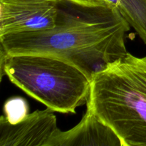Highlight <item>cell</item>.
Masks as SVG:
<instances>
[{
	"label": "cell",
	"mask_w": 146,
	"mask_h": 146,
	"mask_svg": "<svg viewBox=\"0 0 146 146\" xmlns=\"http://www.w3.org/2000/svg\"><path fill=\"white\" fill-rule=\"evenodd\" d=\"M36 146H123L118 135L86 111L74 128L66 131L56 128L46 139Z\"/></svg>",
	"instance_id": "obj_6"
},
{
	"label": "cell",
	"mask_w": 146,
	"mask_h": 146,
	"mask_svg": "<svg viewBox=\"0 0 146 146\" xmlns=\"http://www.w3.org/2000/svg\"><path fill=\"white\" fill-rule=\"evenodd\" d=\"M114 7L146 44V0H117Z\"/></svg>",
	"instance_id": "obj_7"
},
{
	"label": "cell",
	"mask_w": 146,
	"mask_h": 146,
	"mask_svg": "<svg viewBox=\"0 0 146 146\" xmlns=\"http://www.w3.org/2000/svg\"><path fill=\"white\" fill-rule=\"evenodd\" d=\"M4 111L5 118L11 124H17L22 121L29 115V106L25 99L14 97L4 104Z\"/></svg>",
	"instance_id": "obj_8"
},
{
	"label": "cell",
	"mask_w": 146,
	"mask_h": 146,
	"mask_svg": "<svg viewBox=\"0 0 146 146\" xmlns=\"http://www.w3.org/2000/svg\"><path fill=\"white\" fill-rule=\"evenodd\" d=\"M130 25L115 7H86L59 1L54 28L0 36L7 55L54 57L81 70L91 81L110 64L127 55Z\"/></svg>",
	"instance_id": "obj_1"
},
{
	"label": "cell",
	"mask_w": 146,
	"mask_h": 146,
	"mask_svg": "<svg viewBox=\"0 0 146 146\" xmlns=\"http://www.w3.org/2000/svg\"><path fill=\"white\" fill-rule=\"evenodd\" d=\"M54 111L47 108L29 113L22 121L11 124L4 115L0 118V146H36L56 128Z\"/></svg>",
	"instance_id": "obj_5"
},
{
	"label": "cell",
	"mask_w": 146,
	"mask_h": 146,
	"mask_svg": "<svg viewBox=\"0 0 146 146\" xmlns=\"http://www.w3.org/2000/svg\"><path fill=\"white\" fill-rule=\"evenodd\" d=\"M58 11L55 0H0V36L54 28Z\"/></svg>",
	"instance_id": "obj_4"
},
{
	"label": "cell",
	"mask_w": 146,
	"mask_h": 146,
	"mask_svg": "<svg viewBox=\"0 0 146 146\" xmlns=\"http://www.w3.org/2000/svg\"><path fill=\"white\" fill-rule=\"evenodd\" d=\"M123 146H128V145H125V144H124V143H123Z\"/></svg>",
	"instance_id": "obj_10"
},
{
	"label": "cell",
	"mask_w": 146,
	"mask_h": 146,
	"mask_svg": "<svg viewBox=\"0 0 146 146\" xmlns=\"http://www.w3.org/2000/svg\"><path fill=\"white\" fill-rule=\"evenodd\" d=\"M54 112L75 113L87 102L91 81L74 66L36 54L7 55L1 49V77Z\"/></svg>",
	"instance_id": "obj_3"
},
{
	"label": "cell",
	"mask_w": 146,
	"mask_h": 146,
	"mask_svg": "<svg viewBox=\"0 0 146 146\" xmlns=\"http://www.w3.org/2000/svg\"><path fill=\"white\" fill-rule=\"evenodd\" d=\"M86 105L123 143L146 146V56L128 53L97 73Z\"/></svg>",
	"instance_id": "obj_2"
},
{
	"label": "cell",
	"mask_w": 146,
	"mask_h": 146,
	"mask_svg": "<svg viewBox=\"0 0 146 146\" xmlns=\"http://www.w3.org/2000/svg\"><path fill=\"white\" fill-rule=\"evenodd\" d=\"M116 1H117V0H116ZM115 2H116V1H115ZM114 6H115V5H114Z\"/></svg>",
	"instance_id": "obj_11"
},
{
	"label": "cell",
	"mask_w": 146,
	"mask_h": 146,
	"mask_svg": "<svg viewBox=\"0 0 146 146\" xmlns=\"http://www.w3.org/2000/svg\"><path fill=\"white\" fill-rule=\"evenodd\" d=\"M56 1H66L86 7H101L109 6L106 0H55ZM111 7V6H110Z\"/></svg>",
	"instance_id": "obj_9"
}]
</instances>
